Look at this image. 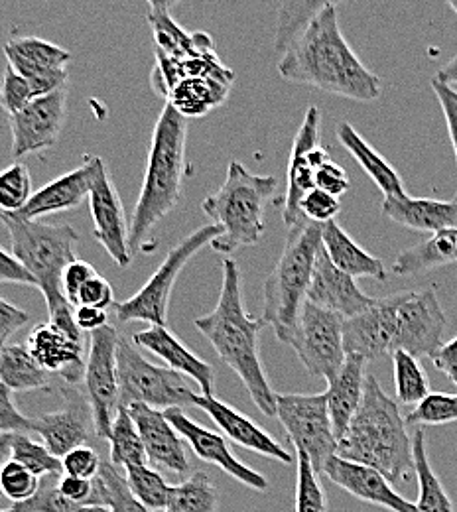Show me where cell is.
Instances as JSON below:
<instances>
[{
  "instance_id": "obj_21",
  "label": "cell",
  "mask_w": 457,
  "mask_h": 512,
  "mask_svg": "<svg viewBox=\"0 0 457 512\" xmlns=\"http://www.w3.org/2000/svg\"><path fill=\"white\" fill-rule=\"evenodd\" d=\"M127 410L136 424L148 461L174 475H186L190 461L184 440L166 420L164 412L146 404H131Z\"/></svg>"
},
{
  "instance_id": "obj_22",
  "label": "cell",
  "mask_w": 457,
  "mask_h": 512,
  "mask_svg": "<svg viewBox=\"0 0 457 512\" xmlns=\"http://www.w3.org/2000/svg\"><path fill=\"white\" fill-rule=\"evenodd\" d=\"M194 406L203 410L221 430V436L231 440L235 446L276 459L284 465L294 463V455L288 449L282 448L268 432L262 430L255 420L241 414L233 406L217 400L215 396H203V394H197Z\"/></svg>"
},
{
  "instance_id": "obj_52",
  "label": "cell",
  "mask_w": 457,
  "mask_h": 512,
  "mask_svg": "<svg viewBox=\"0 0 457 512\" xmlns=\"http://www.w3.org/2000/svg\"><path fill=\"white\" fill-rule=\"evenodd\" d=\"M97 276V270L85 262V260H73L62 276V290L66 296L67 302L77 308V298H79V290Z\"/></svg>"
},
{
  "instance_id": "obj_49",
  "label": "cell",
  "mask_w": 457,
  "mask_h": 512,
  "mask_svg": "<svg viewBox=\"0 0 457 512\" xmlns=\"http://www.w3.org/2000/svg\"><path fill=\"white\" fill-rule=\"evenodd\" d=\"M101 463L103 461L99 459V453L87 446L75 448L62 457V467H64L66 475L77 477V479H87V481L97 479V475L101 471Z\"/></svg>"
},
{
  "instance_id": "obj_7",
  "label": "cell",
  "mask_w": 457,
  "mask_h": 512,
  "mask_svg": "<svg viewBox=\"0 0 457 512\" xmlns=\"http://www.w3.org/2000/svg\"><path fill=\"white\" fill-rule=\"evenodd\" d=\"M322 249V225L300 219L288 229L284 251L264 282L262 321L278 341L290 345L308 290L316 256Z\"/></svg>"
},
{
  "instance_id": "obj_53",
  "label": "cell",
  "mask_w": 457,
  "mask_h": 512,
  "mask_svg": "<svg viewBox=\"0 0 457 512\" xmlns=\"http://www.w3.org/2000/svg\"><path fill=\"white\" fill-rule=\"evenodd\" d=\"M432 89H434V93L438 97V103H440V107L444 111V117H446V125H448L450 140H452V146H454L457 166V89L448 85V83L438 81L436 77L432 79ZM454 199L457 201V193Z\"/></svg>"
},
{
  "instance_id": "obj_62",
  "label": "cell",
  "mask_w": 457,
  "mask_h": 512,
  "mask_svg": "<svg viewBox=\"0 0 457 512\" xmlns=\"http://www.w3.org/2000/svg\"><path fill=\"white\" fill-rule=\"evenodd\" d=\"M67 512H111L107 507H99V505H77L71 511Z\"/></svg>"
},
{
  "instance_id": "obj_47",
  "label": "cell",
  "mask_w": 457,
  "mask_h": 512,
  "mask_svg": "<svg viewBox=\"0 0 457 512\" xmlns=\"http://www.w3.org/2000/svg\"><path fill=\"white\" fill-rule=\"evenodd\" d=\"M341 207L343 205L337 197L314 188L302 197L300 215L312 223L326 225L329 221H335V217L341 213Z\"/></svg>"
},
{
  "instance_id": "obj_9",
  "label": "cell",
  "mask_w": 457,
  "mask_h": 512,
  "mask_svg": "<svg viewBox=\"0 0 457 512\" xmlns=\"http://www.w3.org/2000/svg\"><path fill=\"white\" fill-rule=\"evenodd\" d=\"M119 373V406L146 404L156 410L194 406L196 392L184 375L148 363L129 339L119 341L117 349Z\"/></svg>"
},
{
  "instance_id": "obj_26",
  "label": "cell",
  "mask_w": 457,
  "mask_h": 512,
  "mask_svg": "<svg viewBox=\"0 0 457 512\" xmlns=\"http://www.w3.org/2000/svg\"><path fill=\"white\" fill-rule=\"evenodd\" d=\"M367 365L359 355H347L341 369L327 381L326 400L331 426L339 440L357 414L367 383Z\"/></svg>"
},
{
  "instance_id": "obj_44",
  "label": "cell",
  "mask_w": 457,
  "mask_h": 512,
  "mask_svg": "<svg viewBox=\"0 0 457 512\" xmlns=\"http://www.w3.org/2000/svg\"><path fill=\"white\" fill-rule=\"evenodd\" d=\"M457 422V396L448 392H430L418 406L406 414L412 426H446Z\"/></svg>"
},
{
  "instance_id": "obj_57",
  "label": "cell",
  "mask_w": 457,
  "mask_h": 512,
  "mask_svg": "<svg viewBox=\"0 0 457 512\" xmlns=\"http://www.w3.org/2000/svg\"><path fill=\"white\" fill-rule=\"evenodd\" d=\"M0 282L36 286L34 276L16 260V256L0 247Z\"/></svg>"
},
{
  "instance_id": "obj_32",
  "label": "cell",
  "mask_w": 457,
  "mask_h": 512,
  "mask_svg": "<svg viewBox=\"0 0 457 512\" xmlns=\"http://www.w3.org/2000/svg\"><path fill=\"white\" fill-rule=\"evenodd\" d=\"M233 81L209 79V77H192L182 79L168 91V105L178 111L184 119H199L223 105Z\"/></svg>"
},
{
  "instance_id": "obj_51",
  "label": "cell",
  "mask_w": 457,
  "mask_h": 512,
  "mask_svg": "<svg viewBox=\"0 0 457 512\" xmlns=\"http://www.w3.org/2000/svg\"><path fill=\"white\" fill-rule=\"evenodd\" d=\"M79 306H87V308H97V310H109L111 306H115V292L113 286L109 284L107 278L103 276H95L91 278L81 290H79V298H77V308Z\"/></svg>"
},
{
  "instance_id": "obj_29",
  "label": "cell",
  "mask_w": 457,
  "mask_h": 512,
  "mask_svg": "<svg viewBox=\"0 0 457 512\" xmlns=\"http://www.w3.org/2000/svg\"><path fill=\"white\" fill-rule=\"evenodd\" d=\"M322 247L329 260L351 278H375L385 282L389 278L381 258L361 249L339 225L329 221L322 225Z\"/></svg>"
},
{
  "instance_id": "obj_59",
  "label": "cell",
  "mask_w": 457,
  "mask_h": 512,
  "mask_svg": "<svg viewBox=\"0 0 457 512\" xmlns=\"http://www.w3.org/2000/svg\"><path fill=\"white\" fill-rule=\"evenodd\" d=\"M75 323L83 333H93V331L109 325V314L105 310L79 306V308H75Z\"/></svg>"
},
{
  "instance_id": "obj_4",
  "label": "cell",
  "mask_w": 457,
  "mask_h": 512,
  "mask_svg": "<svg viewBox=\"0 0 457 512\" xmlns=\"http://www.w3.org/2000/svg\"><path fill=\"white\" fill-rule=\"evenodd\" d=\"M186 144L188 119L166 103L152 132L146 176L132 211V255H150L158 247V241L152 237L154 229L180 203L184 178L190 172Z\"/></svg>"
},
{
  "instance_id": "obj_6",
  "label": "cell",
  "mask_w": 457,
  "mask_h": 512,
  "mask_svg": "<svg viewBox=\"0 0 457 512\" xmlns=\"http://www.w3.org/2000/svg\"><path fill=\"white\" fill-rule=\"evenodd\" d=\"M0 221L10 235V253L34 276L36 288L44 294L50 314L48 321L67 337L85 343L83 331L75 323V308L67 302L62 290L64 270L77 260V231L71 225L26 221L10 213H0Z\"/></svg>"
},
{
  "instance_id": "obj_35",
  "label": "cell",
  "mask_w": 457,
  "mask_h": 512,
  "mask_svg": "<svg viewBox=\"0 0 457 512\" xmlns=\"http://www.w3.org/2000/svg\"><path fill=\"white\" fill-rule=\"evenodd\" d=\"M219 495L211 477L196 471L170 491L166 512H217Z\"/></svg>"
},
{
  "instance_id": "obj_31",
  "label": "cell",
  "mask_w": 457,
  "mask_h": 512,
  "mask_svg": "<svg viewBox=\"0 0 457 512\" xmlns=\"http://www.w3.org/2000/svg\"><path fill=\"white\" fill-rule=\"evenodd\" d=\"M457 262V227L434 233L430 239L402 251L392 264L394 276H418Z\"/></svg>"
},
{
  "instance_id": "obj_1",
  "label": "cell",
  "mask_w": 457,
  "mask_h": 512,
  "mask_svg": "<svg viewBox=\"0 0 457 512\" xmlns=\"http://www.w3.org/2000/svg\"><path fill=\"white\" fill-rule=\"evenodd\" d=\"M446 327L436 286L404 290L377 298L369 310L345 320L343 347L345 355H359L369 363L396 351L434 359L444 345Z\"/></svg>"
},
{
  "instance_id": "obj_58",
  "label": "cell",
  "mask_w": 457,
  "mask_h": 512,
  "mask_svg": "<svg viewBox=\"0 0 457 512\" xmlns=\"http://www.w3.org/2000/svg\"><path fill=\"white\" fill-rule=\"evenodd\" d=\"M432 363L440 373H444L457 386V337L440 347Z\"/></svg>"
},
{
  "instance_id": "obj_19",
  "label": "cell",
  "mask_w": 457,
  "mask_h": 512,
  "mask_svg": "<svg viewBox=\"0 0 457 512\" xmlns=\"http://www.w3.org/2000/svg\"><path fill=\"white\" fill-rule=\"evenodd\" d=\"M331 483L353 495L355 499L387 509L391 512H418L416 505L404 499L391 481L373 467L341 459L333 455L324 467V473Z\"/></svg>"
},
{
  "instance_id": "obj_30",
  "label": "cell",
  "mask_w": 457,
  "mask_h": 512,
  "mask_svg": "<svg viewBox=\"0 0 457 512\" xmlns=\"http://www.w3.org/2000/svg\"><path fill=\"white\" fill-rule=\"evenodd\" d=\"M337 140L353 156V160L367 172L373 184L383 192L385 197H402L406 195V186L400 174L391 164L355 130L349 123H339L335 128Z\"/></svg>"
},
{
  "instance_id": "obj_61",
  "label": "cell",
  "mask_w": 457,
  "mask_h": 512,
  "mask_svg": "<svg viewBox=\"0 0 457 512\" xmlns=\"http://www.w3.org/2000/svg\"><path fill=\"white\" fill-rule=\"evenodd\" d=\"M12 438L14 434L8 436H0V465L10 457V446H12Z\"/></svg>"
},
{
  "instance_id": "obj_36",
  "label": "cell",
  "mask_w": 457,
  "mask_h": 512,
  "mask_svg": "<svg viewBox=\"0 0 457 512\" xmlns=\"http://www.w3.org/2000/svg\"><path fill=\"white\" fill-rule=\"evenodd\" d=\"M93 485V505L107 507L111 512H152L134 499L127 479L111 461L101 463V471L97 479H93Z\"/></svg>"
},
{
  "instance_id": "obj_60",
  "label": "cell",
  "mask_w": 457,
  "mask_h": 512,
  "mask_svg": "<svg viewBox=\"0 0 457 512\" xmlns=\"http://www.w3.org/2000/svg\"><path fill=\"white\" fill-rule=\"evenodd\" d=\"M436 79L442 81V83H448V85H452V87L457 85V54L448 64L444 65V67L438 71Z\"/></svg>"
},
{
  "instance_id": "obj_3",
  "label": "cell",
  "mask_w": 457,
  "mask_h": 512,
  "mask_svg": "<svg viewBox=\"0 0 457 512\" xmlns=\"http://www.w3.org/2000/svg\"><path fill=\"white\" fill-rule=\"evenodd\" d=\"M194 323L219 359L247 386L262 414L276 416V392L266 379L259 353V335L266 323L247 314L243 274L233 258L223 260V284L215 310Z\"/></svg>"
},
{
  "instance_id": "obj_10",
  "label": "cell",
  "mask_w": 457,
  "mask_h": 512,
  "mask_svg": "<svg viewBox=\"0 0 457 512\" xmlns=\"http://www.w3.org/2000/svg\"><path fill=\"white\" fill-rule=\"evenodd\" d=\"M219 235L221 229L213 223L203 225L192 235H188L168 253L160 268L132 298L121 304L115 302L113 308L117 312V318L121 321H146L150 325L168 327L170 298L180 272L205 245H211Z\"/></svg>"
},
{
  "instance_id": "obj_63",
  "label": "cell",
  "mask_w": 457,
  "mask_h": 512,
  "mask_svg": "<svg viewBox=\"0 0 457 512\" xmlns=\"http://www.w3.org/2000/svg\"><path fill=\"white\" fill-rule=\"evenodd\" d=\"M448 6H450V8H452V10L457 14V0H450V2H448Z\"/></svg>"
},
{
  "instance_id": "obj_50",
  "label": "cell",
  "mask_w": 457,
  "mask_h": 512,
  "mask_svg": "<svg viewBox=\"0 0 457 512\" xmlns=\"http://www.w3.org/2000/svg\"><path fill=\"white\" fill-rule=\"evenodd\" d=\"M58 479H56V483L40 487L38 495L32 501H28L24 505H14V509L18 512H67L71 511L73 507H77V505L69 503L66 497L58 491Z\"/></svg>"
},
{
  "instance_id": "obj_11",
  "label": "cell",
  "mask_w": 457,
  "mask_h": 512,
  "mask_svg": "<svg viewBox=\"0 0 457 512\" xmlns=\"http://www.w3.org/2000/svg\"><path fill=\"white\" fill-rule=\"evenodd\" d=\"M276 418L286 430L296 451H304L318 475L327 461L337 455V438L322 394H280L276 392Z\"/></svg>"
},
{
  "instance_id": "obj_56",
  "label": "cell",
  "mask_w": 457,
  "mask_h": 512,
  "mask_svg": "<svg viewBox=\"0 0 457 512\" xmlns=\"http://www.w3.org/2000/svg\"><path fill=\"white\" fill-rule=\"evenodd\" d=\"M28 321H30V316L24 310H20L0 298V349L6 345L8 337L12 333H16L20 327H24Z\"/></svg>"
},
{
  "instance_id": "obj_24",
  "label": "cell",
  "mask_w": 457,
  "mask_h": 512,
  "mask_svg": "<svg viewBox=\"0 0 457 512\" xmlns=\"http://www.w3.org/2000/svg\"><path fill=\"white\" fill-rule=\"evenodd\" d=\"M131 341L134 347H142L162 359L168 369L196 381L203 396H215V375L211 365L199 359L168 327L150 325L148 329L134 333Z\"/></svg>"
},
{
  "instance_id": "obj_41",
  "label": "cell",
  "mask_w": 457,
  "mask_h": 512,
  "mask_svg": "<svg viewBox=\"0 0 457 512\" xmlns=\"http://www.w3.org/2000/svg\"><path fill=\"white\" fill-rule=\"evenodd\" d=\"M324 4L326 2H286V4H282L280 16H278L276 40H274L276 52L284 54L296 42V38L302 36V32L310 26V22L324 8Z\"/></svg>"
},
{
  "instance_id": "obj_16",
  "label": "cell",
  "mask_w": 457,
  "mask_h": 512,
  "mask_svg": "<svg viewBox=\"0 0 457 512\" xmlns=\"http://www.w3.org/2000/svg\"><path fill=\"white\" fill-rule=\"evenodd\" d=\"M8 65L20 73L34 91V97H44L66 89L67 64L71 52L36 36H14L4 44Z\"/></svg>"
},
{
  "instance_id": "obj_14",
  "label": "cell",
  "mask_w": 457,
  "mask_h": 512,
  "mask_svg": "<svg viewBox=\"0 0 457 512\" xmlns=\"http://www.w3.org/2000/svg\"><path fill=\"white\" fill-rule=\"evenodd\" d=\"M93 180L89 193V207L93 217V237L115 260L119 268H129L132 262L131 221L117 192L105 162L99 156H91Z\"/></svg>"
},
{
  "instance_id": "obj_25",
  "label": "cell",
  "mask_w": 457,
  "mask_h": 512,
  "mask_svg": "<svg viewBox=\"0 0 457 512\" xmlns=\"http://www.w3.org/2000/svg\"><path fill=\"white\" fill-rule=\"evenodd\" d=\"M91 180H93V162L91 156L83 162V166L67 172L64 176L56 178L54 182L46 184L38 192L30 197L26 207H22L18 213H10L14 217L26 219V221H40L42 217L73 211L81 207V203L91 193Z\"/></svg>"
},
{
  "instance_id": "obj_64",
  "label": "cell",
  "mask_w": 457,
  "mask_h": 512,
  "mask_svg": "<svg viewBox=\"0 0 457 512\" xmlns=\"http://www.w3.org/2000/svg\"><path fill=\"white\" fill-rule=\"evenodd\" d=\"M0 512H18V511H16V509H14V507H12V509H8V511H0Z\"/></svg>"
},
{
  "instance_id": "obj_17",
  "label": "cell",
  "mask_w": 457,
  "mask_h": 512,
  "mask_svg": "<svg viewBox=\"0 0 457 512\" xmlns=\"http://www.w3.org/2000/svg\"><path fill=\"white\" fill-rule=\"evenodd\" d=\"M66 111V89H60L56 93L34 99L26 109L12 115V158L50 150L62 134Z\"/></svg>"
},
{
  "instance_id": "obj_39",
  "label": "cell",
  "mask_w": 457,
  "mask_h": 512,
  "mask_svg": "<svg viewBox=\"0 0 457 512\" xmlns=\"http://www.w3.org/2000/svg\"><path fill=\"white\" fill-rule=\"evenodd\" d=\"M125 471H127V477H125L127 485L138 503H142L152 512L166 511L172 485H168L162 473L154 471L148 465H134V467H127Z\"/></svg>"
},
{
  "instance_id": "obj_42",
  "label": "cell",
  "mask_w": 457,
  "mask_h": 512,
  "mask_svg": "<svg viewBox=\"0 0 457 512\" xmlns=\"http://www.w3.org/2000/svg\"><path fill=\"white\" fill-rule=\"evenodd\" d=\"M32 195V176L26 164L14 162L0 170V213H18Z\"/></svg>"
},
{
  "instance_id": "obj_8",
  "label": "cell",
  "mask_w": 457,
  "mask_h": 512,
  "mask_svg": "<svg viewBox=\"0 0 457 512\" xmlns=\"http://www.w3.org/2000/svg\"><path fill=\"white\" fill-rule=\"evenodd\" d=\"M276 190L278 180L274 176L253 174L241 162L231 160L223 186L201 203L203 213L221 229L209 247L215 253L231 255L261 243L266 229L264 205Z\"/></svg>"
},
{
  "instance_id": "obj_40",
  "label": "cell",
  "mask_w": 457,
  "mask_h": 512,
  "mask_svg": "<svg viewBox=\"0 0 457 512\" xmlns=\"http://www.w3.org/2000/svg\"><path fill=\"white\" fill-rule=\"evenodd\" d=\"M10 459L24 465L32 475L40 477H62V459L50 449L36 444L28 434H14L10 446Z\"/></svg>"
},
{
  "instance_id": "obj_20",
  "label": "cell",
  "mask_w": 457,
  "mask_h": 512,
  "mask_svg": "<svg viewBox=\"0 0 457 512\" xmlns=\"http://www.w3.org/2000/svg\"><path fill=\"white\" fill-rule=\"evenodd\" d=\"M308 300L324 310L339 314L343 320H351L365 310H369L377 298L365 294L357 280L341 272L327 256L324 247L316 256L312 284L308 290Z\"/></svg>"
},
{
  "instance_id": "obj_23",
  "label": "cell",
  "mask_w": 457,
  "mask_h": 512,
  "mask_svg": "<svg viewBox=\"0 0 457 512\" xmlns=\"http://www.w3.org/2000/svg\"><path fill=\"white\" fill-rule=\"evenodd\" d=\"M85 343L67 337L50 321L38 323L28 335L26 347L38 365L50 375H60L66 383L79 384L85 377Z\"/></svg>"
},
{
  "instance_id": "obj_28",
  "label": "cell",
  "mask_w": 457,
  "mask_h": 512,
  "mask_svg": "<svg viewBox=\"0 0 457 512\" xmlns=\"http://www.w3.org/2000/svg\"><path fill=\"white\" fill-rule=\"evenodd\" d=\"M34 432L42 438L44 446L56 457L81 448L91 438L93 416L83 402H71L66 408L42 414L34 420Z\"/></svg>"
},
{
  "instance_id": "obj_37",
  "label": "cell",
  "mask_w": 457,
  "mask_h": 512,
  "mask_svg": "<svg viewBox=\"0 0 457 512\" xmlns=\"http://www.w3.org/2000/svg\"><path fill=\"white\" fill-rule=\"evenodd\" d=\"M111 463L119 469H127L134 465H146L148 457L142 446L140 434L136 430V424L132 422L131 414L125 406L117 408L113 428H111Z\"/></svg>"
},
{
  "instance_id": "obj_46",
  "label": "cell",
  "mask_w": 457,
  "mask_h": 512,
  "mask_svg": "<svg viewBox=\"0 0 457 512\" xmlns=\"http://www.w3.org/2000/svg\"><path fill=\"white\" fill-rule=\"evenodd\" d=\"M32 85L16 73L10 65H6L2 79H0V107L6 111L8 117L20 113L34 101Z\"/></svg>"
},
{
  "instance_id": "obj_13",
  "label": "cell",
  "mask_w": 457,
  "mask_h": 512,
  "mask_svg": "<svg viewBox=\"0 0 457 512\" xmlns=\"http://www.w3.org/2000/svg\"><path fill=\"white\" fill-rule=\"evenodd\" d=\"M345 320L310 300L304 302L290 347L312 377L329 381L345 361L343 347Z\"/></svg>"
},
{
  "instance_id": "obj_12",
  "label": "cell",
  "mask_w": 457,
  "mask_h": 512,
  "mask_svg": "<svg viewBox=\"0 0 457 512\" xmlns=\"http://www.w3.org/2000/svg\"><path fill=\"white\" fill-rule=\"evenodd\" d=\"M89 355L85 363V390L93 416V430L99 438L109 440L113 420L119 408V373L117 349L119 333L113 323L89 333Z\"/></svg>"
},
{
  "instance_id": "obj_15",
  "label": "cell",
  "mask_w": 457,
  "mask_h": 512,
  "mask_svg": "<svg viewBox=\"0 0 457 512\" xmlns=\"http://www.w3.org/2000/svg\"><path fill=\"white\" fill-rule=\"evenodd\" d=\"M322 140V111L312 105L296 132L290 162H288V186L284 197V223L290 229L296 225L300 215V201L306 193L316 188V172L329 162L326 148L320 146Z\"/></svg>"
},
{
  "instance_id": "obj_55",
  "label": "cell",
  "mask_w": 457,
  "mask_h": 512,
  "mask_svg": "<svg viewBox=\"0 0 457 512\" xmlns=\"http://www.w3.org/2000/svg\"><path fill=\"white\" fill-rule=\"evenodd\" d=\"M58 491L73 505H93V495H95L93 481L62 475L58 479Z\"/></svg>"
},
{
  "instance_id": "obj_38",
  "label": "cell",
  "mask_w": 457,
  "mask_h": 512,
  "mask_svg": "<svg viewBox=\"0 0 457 512\" xmlns=\"http://www.w3.org/2000/svg\"><path fill=\"white\" fill-rule=\"evenodd\" d=\"M392 365L398 402L406 408L418 406L430 394V381L420 359L404 351H396L392 353Z\"/></svg>"
},
{
  "instance_id": "obj_27",
  "label": "cell",
  "mask_w": 457,
  "mask_h": 512,
  "mask_svg": "<svg viewBox=\"0 0 457 512\" xmlns=\"http://www.w3.org/2000/svg\"><path fill=\"white\" fill-rule=\"evenodd\" d=\"M383 213L396 225L418 233H438L457 227V201H442L430 197H385Z\"/></svg>"
},
{
  "instance_id": "obj_43",
  "label": "cell",
  "mask_w": 457,
  "mask_h": 512,
  "mask_svg": "<svg viewBox=\"0 0 457 512\" xmlns=\"http://www.w3.org/2000/svg\"><path fill=\"white\" fill-rule=\"evenodd\" d=\"M296 457V512H327L326 491L310 457L304 451H296Z\"/></svg>"
},
{
  "instance_id": "obj_45",
  "label": "cell",
  "mask_w": 457,
  "mask_h": 512,
  "mask_svg": "<svg viewBox=\"0 0 457 512\" xmlns=\"http://www.w3.org/2000/svg\"><path fill=\"white\" fill-rule=\"evenodd\" d=\"M40 491V479L24 465L8 459L0 465V493L14 505L32 501Z\"/></svg>"
},
{
  "instance_id": "obj_34",
  "label": "cell",
  "mask_w": 457,
  "mask_h": 512,
  "mask_svg": "<svg viewBox=\"0 0 457 512\" xmlns=\"http://www.w3.org/2000/svg\"><path fill=\"white\" fill-rule=\"evenodd\" d=\"M414 453V475L418 479V501L414 503L418 512H456L450 495L438 479L426 449L424 430L418 428L412 436Z\"/></svg>"
},
{
  "instance_id": "obj_54",
  "label": "cell",
  "mask_w": 457,
  "mask_h": 512,
  "mask_svg": "<svg viewBox=\"0 0 457 512\" xmlns=\"http://www.w3.org/2000/svg\"><path fill=\"white\" fill-rule=\"evenodd\" d=\"M316 188L339 199L351 188V180L339 164L329 160L324 166H320L318 172H316Z\"/></svg>"
},
{
  "instance_id": "obj_2",
  "label": "cell",
  "mask_w": 457,
  "mask_h": 512,
  "mask_svg": "<svg viewBox=\"0 0 457 512\" xmlns=\"http://www.w3.org/2000/svg\"><path fill=\"white\" fill-rule=\"evenodd\" d=\"M278 73L290 83L361 103H371L383 93L381 77L365 67L343 38L337 8L331 2L324 4L302 36L282 54Z\"/></svg>"
},
{
  "instance_id": "obj_48",
  "label": "cell",
  "mask_w": 457,
  "mask_h": 512,
  "mask_svg": "<svg viewBox=\"0 0 457 512\" xmlns=\"http://www.w3.org/2000/svg\"><path fill=\"white\" fill-rule=\"evenodd\" d=\"M34 432V420L26 418L14 404L12 390L0 383V436L30 434Z\"/></svg>"
},
{
  "instance_id": "obj_18",
  "label": "cell",
  "mask_w": 457,
  "mask_h": 512,
  "mask_svg": "<svg viewBox=\"0 0 457 512\" xmlns=\"http://www.w3.org/2000/svg\"><path fill=\"white\" fill-rule=\"evenodd\" d=\"M164 416L172 424V428L180 434V438L184 442H188L190 449L201 461L219 467L229 477L237 479L239 483H243L245 487H249L257 493L268 491L266 477H262L259 471H255L249 465H245L243 461H239L237 455L229 448V442L225 436L199 426L197 422L190 420L184 414V410H180V408L164 410Z\"/></svg>"
},
{
  "instance_id": "obj_33",
  "label": "cell",
  "mask_w": 457,
  "mask_h": 512,
  "mask_svg": "<svg viewBox=\"0 0 457 512\" xmlns=\"http://www.w3.org/2000/svg\"><path fill=\"white\" fill-rule=\"evenodd\" d=\"M0 383L12 392L50 388V373L30 355L26 345L12 343L0 349Z\"/></svg>"
},
{
  "instance_id": "obj_5",
  "label": "cell",
  "mask_w": 457,
  "mask_h": 512,
  "mask_svg": "<svg viewBox=\"0 0 457 512\" xmlns=\"http://www.w3.org/2000/svg\"><path fill=\"white\" fill-rule=\"evenodd\" d=\"M337 457L377 469L392 485L408 483L414 475L406 418L375 375H367L363 402L337 440Z\"/></svg>"
}]
</instances>
